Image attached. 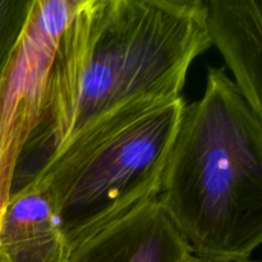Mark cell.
<instances>
[{
	"label": "cell",
	"mask_w": 262,
	"mask_h": 262,
	"mask_svg": "<svg viewBox=\"0 0 262 262\" xmlns=\"http://www.w3.org/2000/svg\"><path fill=\"white\" fill-rule=\"evenodd\" d=\"M211 43L262 125V0H206Z\"/></svg>",
	"instance_id": "obj_5"
},
{
	"label": "cell",
	"mask_w": 262,
	"mask_h": 262,
	"mask_svg": "<svg viewBox=\"0 0 262 262\" xmlns=\"http://www.w3.org/2000/svg\"><path fill=\"white\" fill-rule=\"evenodd\" d=\"M187 262H205V261H201V260H199V258H196V257H193V256H191V257L188 258V261ZM246 262H252V261H246Z\"/></svg>",
	"instance_id": "obj_9"
},
{
	"label": "cell",
	"mask_w": 262,
	"mask_h": 262,
	"mask_svg": "<svg viewBox=\"0 0 262 262\" xmlns=\"http://www.w3.org/2000/svg\"><path fill=\"white\" fill-rule=\"evenodd\" d=\"M71 246L45 192L30 184L0 214V262H68Z\"/></svg>",
	"instance_id": "obj_6"
},
{
	"label": "cell",
	"mask_w": 262,
	"mask_h": 262,
	"mask_svg": "<svg viewBox=\"0 0 262 262\" xmlns=\"http://www.w3.org/2000/svg\"><path fill=\"white\" fill-rule=\"evenodd\" d=\"M158 201L205 262H246L262 245V125L222 68L184 107Z\"/></svg>",
	"instance_id": "obj_2"
},
{
	"label": "cell",
	"mask_w": 262,
	"mask_h": 262,
	"mask_svg": "<svg viewBox=\"0 0 262 262\" xmlns=\"http://www.w3.org/2000/svg\"><path fill=\"white\" fill-rule=\"evenodd\" d=\"M4 77L5 73L0 78V204H2L3 199H4L5 165H7L8 137H9V129H8L7 90H5Z\"/></svg>",
	"instance_id": "obj_8"
},
{
	"label": "cell",
	"mask_w": 262,
	"mask_h": 262,
	"mask_svg": "<svg viewBox=\"0 0 262 262\" xmlns=\"http://www.w3.org/2000/svg\"><path fill=\"white\" fill-rule=\"evenodd\" d=\"M184 107L183 96L123 105L83 128L36 177L31 184L45 192L71 250L158 200Z\"/></svg>",
	"instance_id": "obj_3"
},
{
	"label": "cell",
	"mask_w": 262,
	"mask_h": 262,
	"mask_svg": "<svg viewBox=\"0 0 262 262\" xmlns=\"http://www.w3.org/2000/svg\"><path fill=\"white\" fill-rule=\"evenodd\" d=\"M188 245L158 200L73 248L68 262H187Z\"/></svg>",
	"instance_id": "obj_4"
},
{
	"label": "cell",
	"mask_w": 262,
	"mask_h": 262,
	"mask_svg": "<svg viewBox=\"0 0 262 262\" xmlns=\"http://www.w3.org/2000/svg\"><path fill=\"white\" fill-rule=\"evenodd\" d=\"M211 46L206 0H78L56 42L9 197L102 115L141 99L182 96L189 68Z\"/></svg>",
	"instance_id": "obj_1"
},
{
	"label": "cell",
	"mask_w": 262,
	"mask_h": 262,
	"mask_svg": "<svg viewBox=\"0 0 262 262\" xmlns=\"http://www.w3.org/2000/svg\"><path fill=\"white\" fill-rule=\"evenodd\" d=\"M35 3L36 0H0V78L19 45Z\"/></svg>",
	"instance_id": "obj_7"
}]
</instances>
